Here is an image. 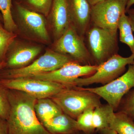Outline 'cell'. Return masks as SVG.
I'll return each instance as SVG.
<instances>
[{"label":"cell","mask_w":134,"mask_h":134,"mask_svg":"<svg viewBox=\"0 0 134 134\" xmlns=\"http://www.w3.org/2000/svg\"><path fill=\"white\" fill-rule=\"evenodd\" d=\"M15 39L8 50L3 69H16L26 66L42 51L41 46L20 44Z\"/></svg>","instance_id":"cell-12"},{"label":"cell","mask_w":134,"mask_h":134,"mask_svg":"<svg viewBox=\"0 0 134 134\" xmlns=\"http://www.w3.org/2000/svg\"><path fill=\"white\" fill-rule=\"evenodd\" d=\"M89 2V3H90L91 6L96 5L98 3L101 2L103 1L104 0H88Z\"/></svg>","instance_id":"cell-30"},{"label":"cell","mask_w":134,"mask_h":134,"mask_svg":"<svg viewBox=\"0 0 134 134\" xmlns=\"http://www.w3.org/2000/svg\"><path fill=\"white\" fill-rule=\"evenodd\" d=\"M0 23H2L3 24L2 16L1 13H0Z\"/></svg>","instance_id":"cell-32"},{"label":"cell","mask_w":134,"mask_h":134,"mask_svg":"<svg viewBox=\"0 0 134 134\" xmlns=\"http://www.w3.org/2000/svg\"><path fill=\"white\" fill-rule=\"evenodd\" d=\"M75 61L68 55L48 50L43 55L26 66L13 69L0 70V79L29 77L41 73L54 71L63 65ZM76 62V61H75Z\"/></svg>","instance_id":"cell-4"},{"label":"cell","mask_w":134,"mask_h":134,"mask_svg":"<svg viewBox=\"0 0 134 134\" xmlns=\"http://www.w3.org/2000/svg\"><path fill=\"white\" fill-rule=\"evenodd\" d=\"M12 0H0V13L3 20V25L6 30L15 33L18 30L12 14Z\"/></svg>","instance_id":"cell-20"},{"label":"cell","mask_w":134,"mask_h":134,"mask_svg":"<svg viewBox=\"0 0 134 134\" xmlns=\"http://www.w3.org/2000/svg\"><path fill=\"white\" fill-rule=\"evenodd\" d=\"M0 83L7 88L24 92L37 99L51 98L65 89L76 86L31 77L0 79Z\"/></svg>","instance_id":"cell-5"},{"label":"cell","mask_w":134,"mask_h":134,"mask_svg":"<svg viewBox=\"0 0 134 134\" xmlns=\"http://www.w3.org/2000/svg\"><path fill=\"white\" fill-rule=\"evenodd\" d=\"M126 12L127 13L128 17L130 23L132 26V30L134 32V9H129Z\"/></svg>","instance_id":"cell-27"},{"label":"cell","mask_w":134,"mask_h":134,"mask_svg":"<svg viewBox=\"0 0 134 134\" xmlns=\"http://www.w3.org/2000/svg\"><path fill=\"white\" fill-rule=\"evenodd\" d=\"M84 40L95 65L106 61L119 51L117 33L99 27L91 25Z\"/></svg>","instance_id":"cell-3"},{"label":"cell","mask_w":134,"mask_h":134,"mask_svg":"<svg viewBox=\"0 0 134 134\" xmlns=\"http://www.w3.org/2000/svg\"><path fill=\"white\" fill-rule=\"evenodd\" d=\"M134 62V54L123 57L118 54L99 65L96 72L89 76L77 78L75 80L76 86L83 87L93 84L105 85L123 74L128 65H132Z\"/></svg>","instance_id":"cell-6"},{"label":"cell","mask_w":134,"mask_h":134,"mask_svg":"<svg viewBox=\"0 0 134 134\" xmlns=\"http://www.w3.org/2000/svg\"><path fill=\"white\" fill-rule=\"evenodd\" d=\"M16 37L15 33L8 31L0 23V66L4 63L8 50Z\"/></svg>","instance_id":"cell-21"},{"label":"cell","mask_w":134,"mask_h":134,"mask_svg":"<svg viewBox=\"0 0 134 134\" xmlns=\"http://www.w3.org/2000/svg\"><path fill=\"white\" fill-rule=\"evenodd\" d=\"M83 88L104 99L116 112L123 98L134 88V65H129L126 72L109 83L96 88Z\"/></svg>","instance_id":"cell-8"},{"label":"cell","mask_w":134,"mask_h":134,"mask_svg":"<svg viewBox=\"0 0 134 134\" xmlns=\"http://www.w3.org/2000/svg\"><path fill=\"white\" fill-rule=\"evenodd\" d=\"M49 16L54 41L59 38L70 25L67 0H53Z\"/></svg>","instance_id":"cell-14"},{"label":"cell","mask_w":134,"mask_h":134,"mask_svg":"<svg viewBox=\"0 0 134 134\" xmlns=\"http://www.w3.org/2000/svg\"><path fill=\"white\" fill-rule=\"evenodd\" d=\"M70 24L84 38L91 23L92 6L88 0H67Z\"/></svg>","instance_id":"cell-13"},{"label":"cell","mask_w":134,"mask_h":134,"mask_svg":"<svg viewBox=\"0 0 134 134\" xmlns=\"http://www.w3.org/2000/svg\"><path fill=\"white\" fill-rule=\"evenodd\" d=\"M95 108H90L84 111L76 120L79 131L91 133L96 132L92 124L93 110Z\"/></svg>","instance_id":"cell-22"},{"label":"cell","mask_w":134,"mask_h":134,"mask_svg":"<svg viewBox=\"0 0 134 134\" xmlns=\"http://www.w3.org/2000/svg\"><path fill=\"white\" fill-rule=\"evenodd\" d=\"M0 134H9L7 121L0 116Z\"/></svg>","instance_id":"cell-26"},{"label":"cell","mask_w":134,"mask_h":134,"mask_svg":"<svg viewBox=\"0 0 134 134\" xmlns=\"http://www.w3.org/2000/svg\"><path fill=\"white\" fill-rule=\"evenodd\" d=\"M98 66L82 65L76 62H71L54 71L41 73L29 77L75 85L74 81L76 79L93 74L97 69Z\"/></svg>","instance_id":"cell-11"},{"label":"cell","mask_w":134,"mask_h":134,"mask_svg":"<svg viewBox=\"0 0 134 134\" xmlns=\"http://www.w3.org/2000/svg\"><path fill=\"white\" fill-rule=\"evenodd\" d=\"M36 115L41 123L63 113L50 98L37 99L35 105Z\"/></svg>","instance_id":"cell-16"},{"label":"cell","mask_w":134,"mask_h":134,"mask_svg":"<svg viewBox=\"0 0 134 134\" xmlns=\"http://www.w3.org/2000/svg\"><path fill=\"white\" fill-rule=\"evenodd\" d=\"M42 124L51 134H76L79 131L76 120L63 113Z\"/></svg>","instance_id":"cell-15"},{"label":"cell","mask_w":134,"mask_h":134,"mask_svg":"<svg viewBox=\"0 0 134 134\" xmlns=\"http://www.w3.org/2000/svg\"><path fill=\"white\" fill-rule=\"evenodd\" d=\"M25 7L29 9L47 16L51 9L53 0H24Z\"/></svg>","instance_id":"cell-23"},{"label":"cell","mask_w":134,"mask_h":134,"mask_svg":"<svg viewBox=\"0 0 134 134\" xmlns=\"http://www.w3.org/2000/svg\"><path fill=\"white\" fill-rule=\"evenodd\" d=\"M122 99L117 111L126 114L134 120V89Z\"/></svg>","instance_id":"cell-24"},{"label":"cell","mask_w":134,"mask_h":134,"mask_svg":"<svg viewBox=\"0 0 134 134\" xmlns=\"http://www.w3.org/2000/svg\"><path fill=\"white\" fill-rule=\"evenodd\" d=\"M109 127L118 134H134V120L125 113L117 111L111 119Z\"/></svg>","instance_id":"cell-17"},{"label":"cell","mask_w":134,"mask_h":134,"mask_svg":"<svg viewBox=\"0 0 134 134\" xmlns=\"http://www.w3.org/2000/svg\"><path fill=\"white\" fill-rule=\"evenodd\" d=\"M16 23L27 37L43 43H48L50 38L44 16L16 3Z\"/></svg>","instance_id":"cell-10"},{"label":"cell","mask_w":134,"mask_h":134,"mask_svg":"<svg viewBox=\"0 0 134 134\" xmlns=\"http://www.w3.org/2000/svg\"><path fill=\"white\" fill-rule=\"evenodd\" d=\"M128 0H104L92 6L91 25L117 33L120 18L126 13Z\"/></svg>","instance_id":"cell-7"},{"label":"cell","mask_w":134,"mask_h":134,"mask_svg":"<svg viewBox=\"0 0 134 134\" xmlns=\"http://www.w3.org/2000/svg\"><path fill=\"white\" fill-rule=\"evenodd\" d=\"M134 5V0H128L126 7V12L128 10L131 8V7Z\"/></svg>","instance_id":"cell-29"},{"label":"cell","mask_w":134,"mask_h":134,"mask_svg":"<svg viewBox=\"0 0 134 134\" xmlns=\"http://www.w3.org/2000/svg\"><path fill=\"white\" fill-rule=\"evenodd\" d=\"M97 132L98 134H118L117 132L110 127L100 130Z\"/></svg>","instance_id":"cell-28"},{"label":"cell","mask_w":134,"mask_h":134,"mask_svg":"<svg viewBox=\"0 0 134 134\" xmlns=\"http://www.w3.org/2000/svg\"><path fill=\"white\" fill-rule=\"evenodd\" d=\"M100 98L96 93L77 86L65 89L51 98L63 112L75 120L85 110L102 104Z\"/></svg>","instance_id":"cell-2"},{"label":"cell","mask_w":134,"mask_h":134,"mask_svg":"<svg viewBox=\"0 0 134 134\" xmlns=\"http://www.w3.org/2000/svg\"><path fill=\"white\" fill-rule=\"evenodd\" d=\"M132 54H134V52H133L132 53ZM132 65H134V62L133 63V64H132Z\"/></svg>","instance_id":"cell-34"},{"label":"cell","mask_w":134,"mask_h":134,"mask_svg":"<svg viewBox=\"0 0 134 134\" xmlns=\"http://www.w3.org/2000/svg\"><path fill=\"white\" fill-rule=\"evenodd\" d=\"M10 111L8 89L0 83V116L7 120Z\"/></svg>","instance_id":"cell-25"},{"label":"cell","mask_w":134,"mask_h":134,"mask_svg":"<svg viewBox=\"0 0 134 134\" xmlns=\"http://www.w3.org/2000/svg\"><path fill=\"white\" fill-rule=\"evenodd\" d=\"M3 67H4V65H3V64L1 65V66H0V70H1L2 69H3Z\"/></svg>","instance_id":"cell-33"},{"label":"cell","mask_w":134,"mask_h":134,"mask_svg":"<svg viewBox=\"0 0 134 134\" xmlns=\"http://www.w3.org/2000/svg\"><path fill=\"white\" fill-rule=\"evenodd\" d=\"M115 112L112 107L108 104L100 105L94 109L92 124L96 132L109 127L110 120Z\"/></svg>","instance_id":"cell-18"},{"label":"cell","mask_w":134,"mask_h":134,"mask_svg":"<svg viewBox=\"0 0 134 134\" xmlns=\"http://www.w3.org/2000/svg\"><path fill=\"white\" fill-rule=\"evenodd\" d=\"M126 14L124 13L120 18L118 30L120 32V41L128 46L132 53L134 51V37L132 26Z\"/></svg>","instance_id":"cell-19"},{"label":"cell","mask_w":134,"mask_h":134,"mask_svg":"<svg viewBox=\"0 0 134 134\" xmlns=\"http://www.w3.org/2000/svg\"><path fill=\"white\" fill-rule=\"evenodd\" d=\"M97 132H94V133H85V132H82V131H78L76 134H96Z\"/></svg>","instance_id":"cell-31"},{"label":"cell","mask_w":134,"mask_h":134,"mask_svg":"<svg viewBox=\"0 0 134 134\" xmlns=\"http://www.w3.org/2000/svg\"><path fill=\"white\" fill-rule=\"evenodd\" d=\"M53 50L69 56L82 65H95L85 42L84 38L70 25L54 42Z\"/></svg>","instance_id":"cell-9"},{"label":"cell","mask_w":134,"mask_h":134,"mask_svg":"<svg viewBox=\"0 0 134 134\" xmlns=\"http://www.w3.org/2000/svg\"><path fill=\"white\" fill-rule=\"evenodd\" d=\"M10 111L7 121L9 134H51L36 115L37 99L24 92L8 89Z\"/></svg>","instance_id":"cell-1"}]
</instances>
